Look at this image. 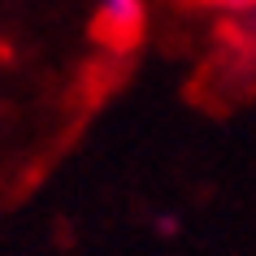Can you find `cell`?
I'll return each mask as SVG.
<instances>
[{
  "mask_svg": "<svg viewBox=\"0 0 256 256\" xmlns=\"http://www.w3.org/2000/svg\"><path fill=\"white\" fill-rule=\"evenodd\" d=\"M144 4L139 0H100L96 14V40L113 48V52H130L144 40Z\"/></svg>",
  "mask_w": 256,
  "mask_h": 256,
  "instance_id": "6da1fadb",
  "label": "cell"
},
{
  "mask_svg": "<svg viewBox=\"0 0 256 256\" xmlns=\"http://www.w3.org/2000/svg\"><path fill=\"white\" fill-rule=\"evenodd\" d=\"M222 35H226L234 48H243V52H256V9H239L234 22L222 26Z\"/></svg>",
  "mask_w": 256,
  "mask_h": 256,
  "instance_id": "7a4b0ae2",
  "label": "cell"
},
{
  "mask_svg": "<svg viewBox=\"0 0 256 256\" xmlns=\"http://www.w3.org/2000/svg\"><path fill=\"white\" fill-rule=\"evenodd\" d=\"M200 4H222L230 14H239V9H256V0H200Z\"/></svg>",
  "mask_w": 256,
  "mask_h": 256,
  "instance_id": "3957f363",
  "label": "cell"
}]
</instances>
